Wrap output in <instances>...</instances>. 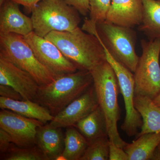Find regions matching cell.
Here are the masks:
<instances>
[{"label":"cell","mask_w":160,"mask_h":160,"mask_svg":"<svg viewBox=\"0 0 160 160\" xmlns=\"http://www.w3.org/2000/svg\"><path fill=\"white\" fill-rule=\"evenodd\" d=\"M12 140L9 133L0 128V152L1 155L6 153L12 146Z\"/></svg>","instance_id":"obj_28"},{"label":"cell","mask_w":160,"mask_h":160,"mask_svg":"<svg viewBox=\"0 0 160 160\" xmlns=\"http://www.w3.org/2000/svg\"><path fill=\"white\" fill-rule=\"evenodd\" d=\"M45 38L57 46L79 70L91 71L106 60L100 40L80 27L72 31H52Z\"/></svg>","instance_id":"obj_1"},{"label":"cell","mask_w":160,"mask_h":160,"mask_svg":"<svg viewBox=\"0 0 160 160\" xmlns=\"http://www.w3.org/2000/svg\"><path fill=\"white\" fill-rule=\"evenodd\" d=\"M98 106L96 95L92 85L55 116L53 119L47 125L53 128L62 129L74 126Z\"/></svg>","instance_id":"obj_11"},{"label":"cell","mask_w":160,"mask_h":160,"mask_svg":"<svg viewBox=\"0 0 160 160\" xmlns=\"http://www.w3.org/2000/svg\"><path fill=\"white\" fill-rule=\"evenodd\" d=\"M2 160H48L38 146L19 147L13 144L6 153L1 155Z\"/></svg>","instance_id":"obj_22"},{"label":"cell","mask_w":160,"mask_h":160,"mask_svg":"<svg viewBox=\"0 0 160 160\" xmlns=\"http://www.w3.org/2000/svg\"><path fill=\"white\" fill-rule=\"evenodd\" d=\"M0 56L31 75L40 86L49 84L57 77L40 62L21 35L10 33L0 35Z\"/></svg>","instance_id":"obj_5"},{"label":"cell","mask_w":160,"mask_h":160,"mask_svg":"<svg viewBox=\"0 0 160 160\" xmlns=\"http://www.w3.org/2000/svg\"><path fill=\"white\" fill-rule=\"evenodd\" d=\"M0 108L11 110L25 117L38 120L44 124L54 118L49 109L30 100H14L0 97Z\"/></svg>","instance_id":"obj_16"},{"label":"cell","mask_w":160,"mask_h":160,"mask_svg":"<svg viewBox=\"0 0 160 160\" xmlns=\"http://www.w3.org/2000/svg\"><path fill=\"white\" fill-rule=\"evenodd\" d=\"M142 22L138 30L149 40L160 39V2L158 0H142Z\"/></svg>","instance_id":"obj_20"},{"label":"cell","mask_w":160,"mask_h":160,"mask_svg":"<svg viewBox=\"0 0 160 160\" xmlns=\"http://www.w3.org/2000/svg\"><path fill=\"white\" fill-rule=\"evenodd\" d=\"M89 142L74 126L67 128L64 138V148L61 158L66 160H80Z\"/></svg>","instance_id":"obj_21"},{"label":"cell","mask_w":160,"mask_h":160,"mask_svg":"<svg viewBox=\"0 0 160 160\" xmlns=\"http://www.w3.org/2000/svg\"><path fill=\"white\" fill-rule=\"evenodd\" d=\"M6 0H0V6L2 5Z\"/></svg>","instance_id":"obj_31"},{"label":"cell","mask_w":160,"mask_h":160,"mask_svg":"<svg viewBox=\"0 0 160 160\" xmlns=\"http://www.w3.org/2000/svg\"><path fill=\"white\" fill-rule=\"evenodd\" d=\"M109 160H129V156L124 149L109 140Z\"/></svg>","instance_id":"obj_25"},{"label":"cell","mask_w":160,"mask_h":160,"mask_svg":"<svg viewBox=\"0 0 160 160\" xmlns=\"http://www.w3.org/2000/svg\"><path fill=\"white\" fill-rule=\"evenodd\" d=\"M97 29L103 44L115 59L134 72L139 59L135 50L136 32L131 28L105 22L97 24Z\"/></svg>","instance_id":"obj_7"},{"label":"cell","mask_w":160,"mask_h":160,"mask_svg":"<svg viewBox=\"0 0 160 160\" xmlns=\"http://www.w3.org/2000/svg\"><path fill=\"white\" fill-rule=\"evenodd\" d=\"M0 84L12 87L23 100L35 102L40 85L27 72L20 69L0 56Z\"/></svg>","instance_id":"obj_12"},{"label":"cell","mask_w":160,"mask_h":160,"mask_svg":"<svg viewBox=\"0 0 160 160\" xmlns=\"http://www.w3.org/2000/svg\"><path fill=\"white\" fill-rule=\"evenodd\" d=\"M74 127L89 143L98 138L108 135L106 119L99 106L78 122Z\"/></svg>","instance_id":"obj_19"},{"label":"cell","mask_w":160,"mask_h":160,"mask_svg":"<svg viewBox=\"0 0 160 160\" xmlns=\"http://www.w3.org/2000/svg\"><path fill=\"white\" fill-rule=\"evenodd\" d=\"M14 2L24 6L27 12H31L35 6L42 0H11Z\"/></svg>","instance_id":"obj_29"},{"label":"cell","mask_w":160,"mask_h":160,"mask_svg":"<svg viewBox=\"0 0 160 160\" xmlns=\"http://www.w3.org/2000/svg\"><path fill=\"white\" fill-rule=\"evenodd\" d=\"M0 6V35L13 33L26 36L33 31L31 18L23 14L18 4L6 0Z\"/></svg>","instance_id":"obj_14"},{"label":"cell","mask_w":160,"mask_h":160,"mask_svg":"<svg viewBox=\"0 0 160 160\" xmlns=\"http://www.w3.org/2000/svg\"><path fill=\"white\" fill-rule=\"evenodd\" d=\"M137 137L123 148L129 156V160H152L160 143V133H145Z\"/></svg>","instance_id":"obj_18"},{"label":"cell","mask_w":160,"mask_h":160,"mask_svg":"<svg viewBox=\"0 0 160 160\" xmlns=\"http://www.w3.org/2000/svg\"><path fill=\"white\" fill-rule=\"evenodd\" d=\"M44 123L6 109L0 111V128L7 132L12 143L19 147L35 145L37 133Z\"/></svg>","instance_id":"obj_10"},{"label":"cell","mask_w":160,"mask_h":160,"mask_svg":"<svg viewBox=\"0 0 160 160\" xmlns=\"http://www.w3.org/2000/svg\"><path fill=\"white\" fill-rule=\"evenodd\" d=\"M143 17L142 0H111L105 22L132 28L142 24Z\"/></svg>","instance_id":"obj_13"},{"label":"cell","mask_w":160,"mask_h":160,"mask_svg":"<svg viewBox=\"0 0 160 160\" xmlns=\"http://www.w3.org/2000/svg\"><path fill=\"white\" fill-rule=\"evenodd\" d=\"M90 72L98 106L106 119L109 139L123 149L127 143L121 138L118 131V123L121 118L118 103L120 88L115 72L106 60Z\"/></svg>","instance_id":"obj_2"},{"label":"cell","mask_w":160,"mask_h":160,"mask_svg":"<svg viewBox=\"0 0 160 160\" xmlns=\"http://www.w3.org/2000/svg\"><path fill=\"white\" fill-rule=\"evenodd\" d=\"M89 21L93 25L104 22L111 5V0H89Z\"/></svg>","instance_id":"obj_24"},{"label":"cell","mask_w":160,"mask_h":160,"mask_svg":"<svg viewBox=\"0 0 160 160\" xmlns=\"http://www.w3.org/2000/svg\"><path fill=\"white\" fill-rule=\"evenodd\" d=\"M92 84L91 72L86 70L60 75L49 84L40 86L35 102L49 109L54 117Z\"/></svg>","instance_id":"obj_3"},{"label":"cell","mask_w":160,"mask_h":160,"mask_svg":"<svg viewBox=\"0 0 160 160\" xmlns=\"http://www.w3.org/2000/svg\"><path fill=\"white\" fill-rule=\"evenodd\" d=\"M158 149H159L160 150V143L158 147Z\"/></svg>","instance_id":"obj_32"},{"label":"cell","mask_w":160,"mask_h":160,"mask_svg":"<svg viewBox=\"0 0 160 160\" xmlns=\"http://www.w3.org/2000/svg\"><path fill=\"white\" fill-rule=\"evenodd\" d=\"M24 37L40 62L57 76L79 69L77 65L67 59L49 40L33 31Z\"/></svg>","instance_id":"obj_9"},{"label":"cell","mask_w":160,"mask_h":160,"mask_svg":"<svg viewBox=\"0 0 160 160\" xmlns=\"http://www.w3.org/2000/svg\"><path fill=\"white\" fill-rule=\"evenodd\" d=\"M0 95L9 99L23 100L22 97L18 92L7 85L0 84Z\"/></svg>","instance_id":"obj_27"},{"label":"cell","mask_w":160,"mask_h":160,"mask_svg":"<svg viewBox=\"0 0 160 160\" xmlns=\"http://www.w3.org/2000/svg\"><path fill=\"white\" fill-rule=\"evenodd\" d=\"M31 13L33 32L43 38L52 31H73L81 22L79 12L65 0H42Z\"/></svg>","instance_id":"obj_4"},{"label":"cell","mask_w":160,"mask_h":160,"mask_svg":"<svg viewBox=\"0 0 160 160\" xmlns=\"http://www.w3.org/2000/svg\"><path fill=\"white\" fill-rule=\"evenodd\" d=\"M64 138L62 128L43 125L38 129L36 144L48 160H58L64 150Z\"/></svg>","instance_id":"obj_15"},{"label":"cell","mask_w":160,"mask_h":160,"mask_svg":"<svg viewBox=\"0 0 160 160\" xmlns=\"http://www.w3.org/2000/svg\"><path fill=\"white\" fill-rule=\"evenodd\" d=\"M106 53V60L115 72L120 88V92L122 95L125 102L126 117L121 126L123 131L128 136L138 134V129L142 125V120L139 112L134 105L135 81L132 72L122 63L115 59L104 45L101 38H98Z\"/></svg>","instance_id":"obj_8"},{"label":"cell","mask_w":160,"mask_h":160,"mask_svg":"<svg viewBox=\"0 0 160 160\" xmlns=\"http://www.w3.org/2000/svg\"><path fill=\"white\" fill-rule=\"evenodd\" d=\"M68 5L78 11L80 14L86 16L89 14L90 6L89 0H65Z\"/></svg>","instance_id":"obj_26"},{"label":"cell","mask_w":160,"mask_h":160,"mask_svg":"<svg viewBox=\"0 0 160 160\" xmlns=\"http://www.w3.org/2000/svg\"><path fill=\"white\" fill-rule=\"evenodd\" d=\"M134 105L139 112L142 125L137 137L147 133H160V108L147 97L135 96Z\"/></svg>","instance_id":"obj_17"},{"label":"cell","mask_w":160,"mask_h":160,"mask_svg":"<svg viewBox=\"0 0 160 160\" xmlns=\"http://www.w3.org/2000/svg\"><path fill=\"white\" fill-rule=\"evenodd\" d=\"M158 1H160V0H158Z\"/></svg>","instance_id":"obj_33"},{"label":"cell","mask_w":160,"mask_h":160,"mask_svg":"<svg viewBox=\"0 0 160 160\" xmlns=\"http://www.w3.org/2000/svg\"><path fill=\"white\" fill-rule=\"evenodd\" d=\"M152 100H153L155 104L157 105L160 108V92Z\"/></svg>","instance_id":"obj_30"},{"label":"cell","mask_w":160,"mask_h":160,"mask_svg":"<svg viewBox=\"0 0 160 160\" xmlns=\"http://www.w3.org/2000/svg\"><path fill=\"white\" fill-rule=\"evenodd\" d=\"M109 139L106 135L89 142L80 160H109Z\"/></svg>","instance_id":"obj_23"},{"label":"cell","mask_w":160,"mask_h":160,"mask_svg":"<svg viewBox=\"0 0 160 160\" xmlns=\"http://www.w3.org/2000/svg\"><path fill=\"white\" fill-rule=\"evenodd\" d=\"M142 56L133 72L135 96L153 99L160 92V39L141 41Z\"/></svg>","instance_id":"obj_6"}]
</instances>
